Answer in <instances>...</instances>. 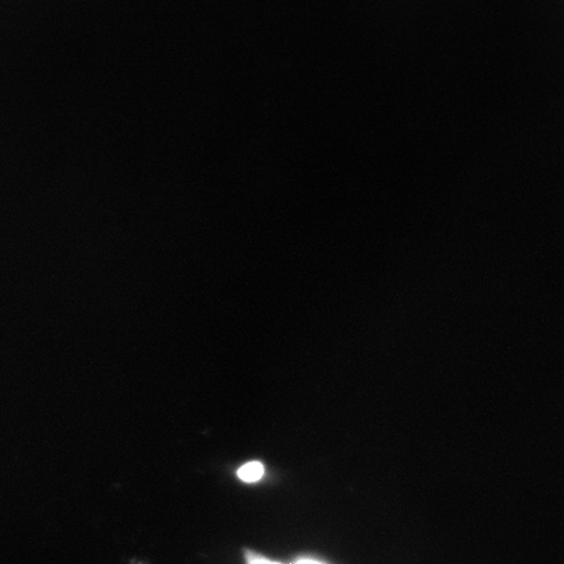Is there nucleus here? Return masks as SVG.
I'll list each match as a JSON object with an SVG mask.
<instances>
[{
  "label": "nucleus",
  "instance_id": "1",
  "mask_svg": "<svg viewBox=\"0 0 564 564\" xmlns=\"http://www.w3.org/2000/svg\"><path fill=\"white\" fill-rule=\"evenodd\" d=\"M263 475V464L258 462L246 464L241 469L238 470L239 478L243 479L245 482H256L258 479L262 478Z\"/></svg>",
  "mask_w": 564,
  "mask_h": 564
},
{
  "label": "nucleus",
  "instance_id": "3",
  "mask_svg": "<svg viewBox=\"0 0 564 564\" xmlns=\"http://www.w3.org/2000/svg\"><path fill=\"white\" fill-rule=\"evenodd\" d=\"M294 564H323V563L317 562L315 560H300L299 562H295Z\"/></svg>",
  "mask_w": 564,
  "mask_h": 564
},
{
  "label": "nucleus",
  "instance_id": "2",
  "mask_svg": "<svg viewBox=\"0 0 564 564\" xmlns=\"http://www.w3.org/2000/svg\"><path fill=\"white\" fill-rule=\"evenodd\" d=\"M247 564H280V563H274V562L263 558V556H259L257 554L249 553V554H247Z\"/></svg>",
  "mask_w": 564,
  "mask_h": 564
}]
</instances>
